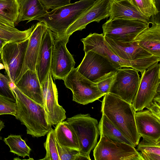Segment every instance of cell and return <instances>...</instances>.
I'll return each mask as SVG.
<instances>
[{"instance_id":"cell-26","label":"cell","mask_w":160,"mask_h":160,"mask_svg":"<svg viewBox=\"0 0 160 160\" xmlns=\"http://www.w3.org/2000/svg\"><path fill=\"white\" fill-rule=\"evenodd\" d=\"M35 24L28 29L21 31L12 26L0 21V38L8 42H19L29 38Z\"/></svg>"},{"instance_id":"cell-39","label":"cell","mask_w":160,"mask_h":160,"mask_svg":"<svg viewBox=\"0 0 160 160\" xmlns=\"http://www.w3.org/2000/svg\"><path fill=\"white\" fill-rule=\"evenodd\" d=\"M8 42L0 38V54L1 53L3 47Z\"/></svg>"},{"instance_id":"cell-5","label":"cell","mask_w":160,"mask_h":160,"mask_svg":"<svg viewBox=\"0 0 160 160\" xmlns=\"http://www.w3.org/2000/svg\"><path fill=\"white\" fill-rule=\"evenodd\" d=\"M74 132L79 143V153L91 160L89 154L96 146L100 135L98 120L89 114H79L66 121Z\"/></svg>"},{"instance_id":"cell-32","label":"cell","mask_w":160,"mask_h":160,"mask_svg":"<svg viewBox=\"0 0 160 160\" xmlns=\"http://www.w3.org/2000/svg\"><path fill=\"white\" fill-rule=\"evenodd\" d=\"M137 145L138 151L160 155V142H156L143 138Z\"/></svg>"},{"instance_id":"cell-17","label":"cell","mask_w":160,"mask_h":160,"mask_svg":"<svg viewBox=\"0 0 160 160\" xmlns=\"http://www.w3.org/2000/svg\"><path fill=\"white\" fill-rule=\"evenodd\" d=\"M53 42V33L47 28L42 37L36 67L41 84L46 80L50 72Z\"/></svg>"},{"instance_id":"cell-11","label":"cell","mask_w":160,"mask_h":160,"mask_svg":"<svg viewBox=\"0 0 160 160\" xmlns=\"http://www.w3.org/2000/svg\"><path fill=\"white\" fill-rule=\"evenodd\" d=\"M140 78L138 71L130 67L118 69L109 92L132 103L137 94Z\"/></svg>"},{"instance_id":"cell-24","label":"cell","mask_w":160,"mask_h":160,"mask_svg":"<svg viewBox=\"0 0 160 160\" xmlns=\"http://www.w3.org/2000/svg\"><path fill=\"white\" fill-rule=\"evenodd\" d=\"M54 132L57 141L61 145L79 152V146L73 130L66 121H62L56 125Z\"/></svg>"},{"instance_id":"cell-29","label":"cell","mask_w":160,"mask_h":160,"mask_svg":"<svg viewBox=\"0 0 160 160\" xmlns=\"http://www.w3.org/2000/svg\"><path fill=\"white\" fill-rule=\"evenodd\" d=\"M143 17L151 20L160 11L155 6L154 0H127Z\"/></svg>"},{"instance_id":"cell-37","label":"cell","mask_w":160,"mask_h":160,"mask_svg":"<svg viewBox=\"0 0 160 160\" xmlns=\"http://www.w3.org/2000/svg\"><path fill=\"white\" fill-rule=\"evenodd\" d=\"M154 116L160 120V102L152 101V102L146 107Z\"/></svg>"},{"instance_id":"cell-2","label":"cell","mask_w":160,"mask_h":160,"mask_svg":"<svg viewBox=\"0 0 160 160\" xmlns=\"http://www.w3.org/2000/svg\"><path fill=\"white\" fill-rule=\"evenodd\" d=\"M12 89L16 97V119L26 126L27 134L33 137L44 136L52 128L43 106L25 95L15 86Z\"/></svg>"},{"instance_id":"cell-9","label":"cell","mask_w":160,"mask_h":160,"mask_svg":"<svg viewBox=\"0 0 160 160\" xmlns=\"http://www.w3.org/2000/svg\"><path fill=\"white\" fill-rule=\"evenodd\" d=\"M157 62L141 74L138 89L132 104L136 112L142 110L152 102L160 86V64Z\"/></svg>"},{"instance_id":"cell-22","label":"cell","mask_w":160,"mask_h":160,"mask_svg":"<svg viewBox=\"0 0 160 160\" xmlns=\"http://www.w3.org/2000/svg\"><path fill=\"white\" fill-rule=\"evenodd\" d=\"M109 17L110 18H122L138 20L152 23V20L143 17L127 0L119 2L111 1Z\"/></svg>"},{"instance_id":"cell-13","label":"cell","mask_w":160,"mask_h":160,"mask_svg":"<svg viewBox=\"0 0 160 160\" xmlns=\"http://www.w3.org/2000/svg\"><path fill=\"white\" fill-rule=\"evenodd\" d=\"M29 38L24 41L7 43L0 53L7 74L14 83L22 69Z\"/></svg>"},{"instance_id":"cell-7","label":"cell","mask_w":160,"mask_h":160,"mask_svg":"<svg viewBox=\"0 0 160 160\" xmlns=\"http://www.w3.org/2000/svg\"><path fill=\"white\" fill-rule=\"evenodd\" d=\"M63 80L66 87L72 92V100L78 103L87 105L105 95L95 83L81 74L77 68H73Z\"/></svg>"},{"instance_id":"cell-12","label":"cell","mask_w":160,"mask_h":160,"mask_svg":"<svg viewBox=\"0 0 160 160\" xmlns=\"http://www.w3.org/2000/svg\"><path fill=\"white\" fill-rule=\"evenodd\" d=\"M77 69L81 74L95 83L118 69L109 60L91 51L85 53Z\"/></svg>"},{"instance_id":"cell-42","label":"cell","mask_w":160,"mask_h":160,"mask_svg":"<svg viewBox=\"0 0 160 160\" xmlns=\"http://www.w3.org/2000/svg\"><path fill=\"white\" fill-rule=\"evenodd\" d=\"M111 1H114L116 2H119L122 1H123L126 0H110Z\"/></svg>"},{"instance_id":"cell-14","label":"cell","mask_w":160,"mask_h":160,"mask_svg":"<svg viewBox=\"0 0 160 160\" xmlns=\"http://www.w3.org/2000/svg\"><path fill=\"white\" fill-rule=\"evenodd\" d=\"M42 90L43 106L48 121L51 126L57 125L66 118V112L58 101V92L50 72L45 82L41 84Z\"/></svg>"},{"instance_id":"cell-23","label":"cell","mask_w":160,"mask_h":160,"mask_svg":"<svg viewBox=\"0 0 160 160\" xmlns=\"http://www.w3.org/2000/svg\"><path fill=\"white\" fill-rule=\"evenodd\" d=\"M19 15L15 26L22 21L28 20L27 23L34 20L47 11L40 0H18Z\"/></svg>"},{"instance_id":"cell-38","label":"cell","mask_w":160,"mask_h":160,"mask_svg":"<svg viewBox=\"0 0 160 160\" xmlns=\"http://www.w3.org/2000/svg\"><path fill=\"white\" fill-rule=\"evenodd\" d=\"M140 153L143 160H160V155L144 152H141Z\"/></svg>"},{"instance_id":"cell-33","label":"cell","mask_w":160,"mask_h":160,"mask_svg":"<svg viewBox=\"0 0 160 160\" xmlns=\"http://www.w3.org/2000/svg\"><path fill=\"white\" fill-rule=\"evenodd\" d=\"M16 111V102L0 96V115L10 114L14 116Z\"/></svg>"},{"instance_id":"cell-27","label":"cell","mask_w":160,"mask_h":160,"mask_svg":"<svg viewBox=\"0 0 160 160\" xmlns=\"http://www.w3.org/2000/svg\"><path fill=\"white\" fill-rule=\"evenodd\" d=\"M19 9L18 0H0V21L15 27Z\"/></svg>"},{"instance_id":"cell-25","label":"cell","mask_w":160,"mask_h":160,"mask_svg":"<svg viewBox=\"0 0 160 160\" xmlns=\"http://www.w3.org/2000/svg\"><path fill=\"white\" fill-rule=\"evenodd\" d=\"M98 128L100 135H103L112 140L135 147L103 114L98 124Z\"/></svg>"},{"instance_id":"cell-19","label":"cell","mask_w":160,"mask_h":160,"mask_svg":"<svg viewBox=\"0 0 160 160\" xmlns=\"http://www.w3.org/2000/svg\"><path fill=\"white\" fill-rule=\"evenodd\" d=\"M104 37L112 51L123 59L133 61L153 56L135 41L121 42Z\"/></svg>"},{"instance_id":"cell-3","label":"cell","mask_w":160,"mask_h":160,"mask_svg":"<svg viewBox=\"0 0 160 160\" xmlns=\"http://www.w3.org/2000/svg\"><path fill=\"white\" fill-rule=\"evenodd\" d=\"M95 0H80L50 12L48 11L35 20L44 23L54 36L66 35L68 28L94 4Z\"/></svg>"},{"instance_id":"cell-40","label":"cell","mask_w":160,"mask_h":160,"mask_svg":"<svg viewBox=\"0 0 160 160\" xmlns=\"http://www.w3.org/2000/svg\"><path fill=\"white\" fill-rule=\"evenodd\" d=\"M156 7L157 9L159 11L160 10V0H154Z\"/></svg>"},{"instance_id":"cell-6","label":"cell","mask_w":160,"mask_h":160,"mask_svg":"<svg viewBox=\"0 0 160 160\" xmlns=\"http://www.w3.org/2000/svg\"><path fill=\"white\" fill-rule=\"evenodd\" d=\"M93 150L95 160H143L135 147L102 135Z\"/></svg>"},{"instance_id":"cell-4","label":"cell","mask_w":160,"mask_h":160,"mask_svg":"<svg viewBox=\"0 0 160 160\" xmlns=\"http://www.w3.org/2000/svg\"><path fill=\"white\" fill-rule=\"evenodd\" d=\"M85 53L91 51L109 60L117 68L130 67L142 73L148 68L160 61V57L152 56L133 61L125 60L120 58L111 50L102 33H90L81 39Z\"/></svg>"},{"instance_id":"cell-34","label":"cell","mask_w":160,"mask_h":160,"mask_svg":"<svg viewBox=\"0 0 160 160\" xmlns=\"http://www.w3.org/2000/svg\"><path fill=\"white\" fill-rule=\"evenodd\" d=\"M56 145L60 160H75L79 152L60 145L56 141Z\"/></svg>"},{"instance_id":"cell-36","label":"cell","mask_w":160,"mask_h":160,"mask_svg":"<svg viewBox=\"0 0 160 160\" xmlns=\"http://www.w3.org/2000/svg\"><path fill=\"white\" fill-rule=\"evenodd\" d=\"M46 9H55L71 3V0H40Z\"/></svg>"},{"instance_id":"cell-15","label":"cell","mask_w":160,"mask_h":160,"mask_svg":"<svg viewBox=\"0 0 160 160\" xmlns=\"http://www.w3.org/2000/svg\"><path fill=\"white\" fill-rule=\"evenodd\" d=\"M110 0H96L93 5L67 29L65 34L70 36L74 32L82 31L87 25L94 21L99 22L109 17Z\"/></svg>"},{"instance_id":"cell-18","label":"cell","mask_w":160,"mask_h":160,"mask_svg":"<svg viewBox=\"0 0 160 160\" xmlns=\"http://www.w3.org/2000/svg\"><path fill=\"white\" fill-rule=\"evenodd\" d=\"M137 112L135 114V120L139 135L148 140L160 142V120L148 109Z\"/></svg>"},{"instance_id":"cell-35","label":"cell","mask_w":160,"mask_h":160,"mask_svg":"<svg viewBox=\"0 0 160 160\" xmlns=\"http://www.w3.org/2000/svg\"><path fill=\"white\" fill-rule=\"evenodd\" d=\"M117 71L111 73L99 82L95 83L98 89L105 94L109 92Z\"/></svg>"},{"instance_id":"cell-41","label":"cell","mask_w":160,"mask_h":160,"mask_svg":"<svg viewBox=\"0 0 160 160\" xmlns=\"http://www.w3.org/2000/svg\"><path fill=\"white\" fill-rule=\"evenodd\" d=\"M5 127L4 123L2 121L0 120V132L1 130Z\"/></svg>"},{"instance_id":"cell-31","label":"cell","mask_w":160,"mask_h":160,"mask_svg":"<svg viewBox=\"0 0 160 160\" xmlns=\"http://www.w3.org/2000/svg\"><path fill=\"white\" fill-rule=\"evenodd\" d=\"M11 82L7 74L4 75L0 72V96L16 102V97L11 87Z\"/></svg>"},{"instance_id":"cell-21","label":"cell","mask_w":160,"mask_h":160,"mask_svg":"<svg viewBox=\"0 0 160 160\" xmlns=\"http://www.w3.org/2000/svg\"><path fill=\"white\" fill-rule=\"evenodd\" d=\"M152 24L138 34L133 41L153 56L160 57V22Z\"/></svg>"},{"instance_id":"cell-28","label":"cell","mask_w":160,"mask_h":160,"mask_svg":"<svg viewBox=\"0 0 160 160\" xmlns=\"http://www.w3.org/2000/svg\"><path fill=\"white\" fill-rule=\"evenodd\" d=\"M3 141L9 148L10 152L23 158L29 157L31 149L20 135L11 134L4 138Z\"/></svg>"},{"instance_id":"cell-1","label":"cell","mask_w":160,"mask_h":160,"mask_svg":"<svg viewBox=\"0 0 160 160\" xmlns=\"http://www.w3.org/2000/svg\"><path fill=\"white\" fill-rule=\"evenodd\" d=\"M102 102L101 112L136 147L141 136L135 120V111L132 103L109 92Z\"/></svg>"},{"instance_id":"cell-30","label":"cell","mask_w":160,"mask_h":160,"mask_svg":"<svg viewBox=\"0 0 160 160\" xmlns=\"http://www.w3.org/2000/svg\"><path fill=\"white\" fill-rule=\"evenodd\" d=\"M47 134L46 141L44 143L46 153L45 157L41 160H60L57 147L54 130L52 128Z\"/></svg>"},{"instance_id":"cell-8","label":"cell","mask_w":160,"mask_h":160,"mask_svg":"<svg viewBox=\"0 0 160 160\" xmlns=\"http://www.w3.org/2000/svg\"><path fill=\"white\" fill-rule=\"evenodd\" d=\"M149 24L137 19L110 18L102 25L103 34L113 40L131 42Z\"/></svg>"},{"instance_id":"cell-16","label":"cell","mask_w":160,"mask_h":160,"mask_svg":"<svg viewBox=\"0 0 160 160\" xmlns=\"http://www.w3.org/2000/svg\"><path fill=\"white\" fill-rule=\"evenodd\" d=\"M47 28L43 22H39L35 24L29 38L22 67L15 82L28 70L36 71L37 61L42 37Z\"/></svg>"},{"instance_id":"cell-20","label":"cell","mask_w":160,"mask_h":160,"mask_svg":"<svg viewBox=\"0 0 160 160\" xmlns=\"http://www.w3.org/2000/svg\"><path fill=\"white\" fill-rule=\"evenodd\" d=\"M14 86L25 95L43 106L42 86L36 71L28 70Z\"/></svg>"},{"instance_id":"cell-10","label":"cell","mask_w":160,"mask_h":160,"mask_svg":"<svg viewBox=\"0 0 160 160\" xmlns=\"http://www.w3.org/2000/svg\"><path fill=\"white\" fill-rule=\"evenodd\" d=\"M53 36L50 72L54 80H63L74 68L75 63L66 47L70 36Z\"/></svg>"}]
</instances>
